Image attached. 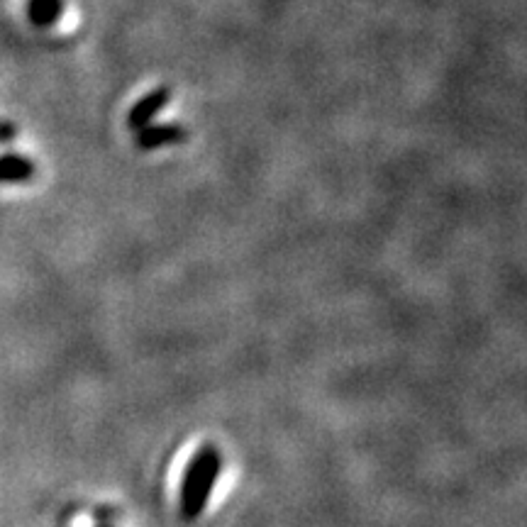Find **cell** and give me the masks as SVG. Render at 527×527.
Here are the masks:
<instances>
[{
    "mask_svg": "<svg viewBox=\"0 0 527 527\" xmlns=\"http://www.w3.org/2000/svg\"><path fill=\"white\" fill-rule=\"evenodd\" d=\"M101 527H110V525H101Z\"/></svg>",
    "mask_w": 527,
    "mask_h": 527,
    "instance_id": "obj_7",
    "label": "cell"
},
{
    "mask_svg": "<svg viewBox=\"0 0 527 527\" xmlns=\"http://www.w3.org/2000/svg\"><path fill=\"white\" fill-rule=\"evenodd\" d=\"M169 98L171 91L166 86H159L154 88V91H149L142 101L132 105L130 115H127V125H130L132 130H142V127H147L149 122H152V118H157V115L166 108Z\"/></svg>",
    "mask_w": 527,
    "mask_h": 527,
    "instance_id": "obj_2",
    "label": "cell"
},
{
    "mask_svg": "<svg viewBox=\"0 0 527 527\" xmlns=\"http://www.w3.org/2000/svg\"><path fill=\"white\" fill-rule=\"evenodd\" d=\"M220 469H223V454H220L218 447L203 445L193 454L179 491V513L186 523H193V520L203 515L215 481L220 476Z\"/></svg>",
    "mask_w": 527,
    "mask_h": 527,
    "instance_id": "obj_1",
    "label": "cell"
},
{
    "mask_svg": "<svg viewBox=\"0 0 527 527\" xmlns=\"http://www.w3.org/2000/svg\"><path fill=\"white\" fill-rule=\"evenodd\" d=\"M186 140L188 132L181 125H147L137 132V147L147 152L169 147V144H183Z\"/></svg>",
    "mask_w": 527,
    "mask_h": 527,
    "instance_id": "obj_3",
    "label": "cell"
},
{
    "mask_svg": "<svg viewBox=\"0 0 527 527\" xmlns=\"http://www.w3.org/2000/svg\"><path fill=\"white\" fill-rule=\"evenodd\" d=\"M15 137H18V127H15L13 122L0 120V144H10Z\"/></svg>",
    "mask_w": 527,
    "mask_h": 527,
    "instance_id": "obj_6",
    "label": "cell"
},
{
    "mask_svg": "<svg viewBox=\"0 0 527 527\" xmlns=\"http://www.w3.org/2000/svg\"><path fill=\"white\" fill-rule=\"evenodd\" d=\"M35 176V162L22 154L0 157V183H25Z\"/></svg>",
    "mask_w": 527,
    "mask_h": 527,
    "instance_id": "obj_4",
    "label": "cell"
},
{
    "mask_svg": "<svg viewBox=\"0 0 527 527\" xmlns=\"http://www.w3.org/2000/svg\"><path fill=\"white\" fill-rule=\"evenodd\" d=\"M61 13H64V0H30L27 3V18L37 27L57 25Z\"/></svg>",
    "mask_w": 527,
    "mask_h": 527,
    "instance_id": "obj_5",
    "label": "cell"
}]
</instances>
